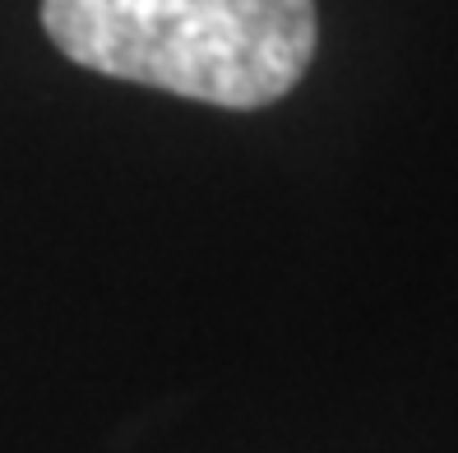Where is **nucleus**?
Listing matches in <instances>:
<instances>
[{
	"label": "nucleus",
	"instance_id": "1",
	"mask_svg": "<svg viewBox=\"0 0 458 453\" xmlns=\"http://www.w3.org/2000/svg\"><path fill=\"white\" fill-rule=\"evenodd\" d=\"M74 65L208 106L278 102L315 56V0H42Z\"/></svg>",
	"mask_w": 458,
	"mask_h": 453
}]
</instances>
